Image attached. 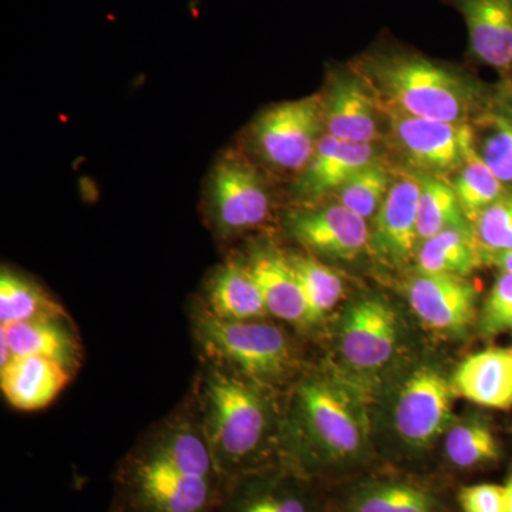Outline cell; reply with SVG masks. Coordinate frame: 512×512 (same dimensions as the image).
Masks as SVG:
<instances>
[{"mask_svg": "<svg viewBox=\"0 0 512 512\" xmlns=\"http://www.w3.org/2000/svg\"><path fill=\"white\" fill-rule=\"evenodd\" d=\"M384 114L470 124L490 86L456 66L382 39L349 63Z\"/></svg>", "mask_w": 512, "mask_h": 512, "instance_id": "cell-1", "label": "cell"}, {"mask_svg": "<svg viewBox=\"0 0 512 512\" xmlns=\"http://www.w3.org/2000/svg\"><path fill=\"white\" fill-rule=\"evenodd\" d=\"M367 431L362 403L346 384L305 377L289 406L282 466L309 481L348 467L365 456Z\"/></svg>", "mask_w": 512, "mask_h": 512, "instance_id": "cell-2", "label": "cell"}, {"mask_svg": "<svg viewBox=\"0 0 512 512\" xmlns=\"http://www.w3.org/2000/svg\"><path fill=\"white\" fill-rule=\"evenodd\" d=\"M198 387V416L225 483L271 467V387L210 360H205Z\"/></svg>", "mask_w": 512, "mask_h": 512, "instance_id": "cell-3", "label": "cell"}, {"mask_svg": "<svg viewBox=\"0 0 512 512\" xmlns=\"http://www.w3.org/2000/svg\"><path fill=\"white\" fill-rule=\"evenodd\" d=\"M111 512H217L224 481L184 473L143 443L117 468Z\"/></svg>", "mask_w": 512, "mask_h": 512, "instance_id": "cell-4", "label": "cell"}, {"mask_svg": "<svg viewBox=\"0 0 512 512\" xmlns=\"http://www.w3.org/2000/svg\"><path fill=\"white\" fill-rule=\"evenodd\" d=\"M192 322L204 360L271 389L291 373L295 360L292 345L278 326L261 319H220L205 306L195 313Z\"/></svg>", "mask_w": 512, "mask_h": 512, "instance_id": "cell-5", "label": "cell"}, {"mask_svg": "<svg viewBox=\"0 0 512 512\" xmlns=\"http://www.w3.org/2000/svg\"><path fill=\"white\" fill-rule=\"evenodd\" d=\"M325 133L322 94L276 104L252 128L262 160L278 170L296 173L305 170Z\"/></svg>", "mask_w": 512, "mask_h": 512, "instance_id": "cell-6", "label": "cell"}, {"mask_svg": "<svg viewBox=\"0 0 512 512\" xmlns=\"http://www.w3.org/2000/svg\"><path fill=\"white\" fill-rule=\"evenodd\" d=\"M387 140L413 173L448 178L474 148L471 124L386 114Z\"/></svg>", "mask_w": 512, "mask_h": 512, "instance_id": "cell-7", "label": "cell"}, {"mask_svg": "<svg viewBox=\"0 0 512 512\" xmlns=\"http://www.w3.org/2000/svg\"><path fill=\"white\" fill-rule=\"evenodd\" d=\"M451 380L436 367L421 366L407 377L397 394L393 421L397 436L412 450H426L453 420Z\"/></svg>", "mask_w": 512, "mask_h": 512, "instance_id": "cell-8", "label": "cell"}, {"mask_svg": "<svg viewBox=\"0 0 512 512\" xmlns=\"http://www.w3.org/2000/svg\"><path fill=\"white\" fill-rule=\"evenodd\" d=\"M399 330V318L389 302L380 296L357 299L340 318V356L360 372L382 369L394 355Z\"/></svg>", "mask_w": 512, "mask_h": 512, "instance_id": "cell-9", "label": "cell"}, {"mask_svg": "<svg viewBox=\"0 0 512 512\" xmlns=\"http://www.w3.org/2000/svg\"><path fill=\"white\" fill-rule=\"evenodd\" d=\"M211 208L221 235H235L264 224L271 198L258 171L244 158L228 157L215 167Z\"/></svg>", "mask_w": 512, "mask_h": 512, "instance_id": "cell-10", "label": "cell"}, {"mask_svg": "<svg viewBox=\"0 0 512 512\" xmlns=\"http://www.w3.org/2000/svg\"><path fill=\"white\" fill-rule=\"evenodd\" d=\"M330 76L322 94L326 134L350 143H379L387 116L375 94L350 64L338 67Z\"/></svg>", "mask_w": 512, "mask_h": 512, "instance_id": "cell-11", "label": "cell"}, {"mask_svg": "<svg viewBox=\"0 0 512 512\" xmlns=\"http://www.w3.org/2000/svg\"><path fill=\"white\" fill-rule=\"evenodd\" d=\"M309 483L288 467H266L227 481L217 512H318Z\"/></svg>", "mask_w": 512, "mask_h": 512, "instance_id": "cell-12", "label": "cell"}, {"mask_svg": "<svg viewBox=\"0 0 512 512\" xmlns=\"http://www.w3.org/2000/svg\"><path fill=\"white\" fill-rule=\"evenodd\" d=\"M407 298L426 328L443 335H463L478 319L476 286L461 276L417 272Z\"/></svg>", "mask_w": 512, "mask_h": 512, "instance_id": "cell-13", "label": "cell"}, {"mask_svg": "<svg viewBox=\"0 0 512 512\" xmlns=\"http://www.w3.org/2000/svg\"><path fill=\"white\" fill-rule=\"evenodd\" d=\"M286 227L302 247L323 258L352 261L370 247L367 221L339 202L291 212Z\"/></svg>", "mask_w": 512, "mask_h": 512, "instance_id": "cell-14", "label": "cell"}, {"mask_svg": "<svg viewBox=\"0 0 512 512\" xmlns=\"http://www.w3.org/2000/svg\"><path fill=\"white\" fill-rule=\"evenodd\" d=\"M420 181L416 173L396 174L389 194L373 218L370 247L390 265L416 261L420 241L417 232Z\"/></svg>", "mask_w": 512, "mask_h": 512, "instance_id": "cell-15", "label": "cell"}, {"mask_svg": "<svg viewBox=\"0 0 512 512\" xmlns=\"http://www.w3.org/2000/svg\"><path fill=\"white\" fill-rule=\"evenodd\" d=\"M456 9L468 32V55L512 80V0H441Z\"/></svg>", "mask_w": 512, "mask_h": 512, "instance_id": "cell-16", "label": "cell"}, {"mask_svg": "<svg viewBox=\"0 0 512 512\" xmlns=\"http://www.w3.org/2000/svg\"><path fill=\"white\" fill-rule=\"evenodd\" d=\"M376 160H380L377 144L350 143L325 133L301 173L296 194L318 200L330 192H338L357 171Z\"/></svg>", "mask_w": 512, "mask_h": 512, "instance_id": "cell-17", "label": "cell"}, {"mask_svg": "<svg viewBox=\"0 0 512 512\" xmlns=\"http://www.w3.org/2000/svg\"><path fill=\"white\" fill-rule=\"evenodd\" d=\"M474 148L505 190L512 192V80L490 86L483 106L471 121Z\"/></svg>", "mask_w": 512, "mask_h": 512, "instance_id": "cell-18", "label": "cell"}, {"mask_svg": "<svg viewBox=\"0 0 512 512\" xmlns=\"http://www.w3.org/2000/svg\"><path fill=\"white\" fill-rule=\"evenodd\" d=\"M456 397L508 412L512 409V348H488L468 356L451 379Z\"/></svg>", "mask_w": 512, "mask_h": 512, "instance_id": "cell-19", "label": "cell"}, {"mask_svg": "<svg viewBox=\"0 0 512 512\" xmlns=\"http://www.w3.org/2000/svg\"><path fill=\"white\" fill-rule=\"evenodd\" d=\"M66 367L43 356H12L0 367V386L10 406L37 412L55 402L72 380Z\"/></svg>", "mask_w": 512, "mask_h": 512, "instance_id": "cell-20", "label": "cell"}, {"mask_svg": "<svg viewBox=\"0 0 512 512\" xmlns=\"http://www.w3.org/2000/svg\"><path fill=\"white\" fill-rule=\"evenodd\" d=\"M247 264L269 315L295 326L312 325L289 255L272 247L256 248Z\"/></svg>", "mask_w": 512, "mask_h": 512, "instance_id": "cell-21", "label": "cell"}, {"mask_svg": "<svg viewBox=\"0 0 512 512\" xmlns=\"http://www.w3.org/2000/svg\"><path fill=\"white\" fill-rule=\"evenodd\" d=\"M144 443L184 473L205 480L224 481L198 412L175 414Z\"/></svg>", "mask_w": 512, "mask_h": 512, "instance_id": "cell-22", "label": "cell"}, {"mask_svg": "<svg viewBox=\"0 0 512 512\" xmlns=\"http://www.w3.org/2000/svg\"><path fill=\"white\" fill-rule=\"evenodd\" d=\"M0 336L12 356H43L66 367L74 376L83 360V348L69 318L32 320L2 325Z\"/></svg>", "mask_w": 512, "mask_h": 512, "instance_id": "cell-23", "label": "cell"}, {"mask_svg": "<svg viewBox=\"0 0 512 512\" xmlns=\"http://www.w3.org/2000/svg\"><path fill=\"white\" fill-rule=\"evenodd\" d=\"M205 308L224 320H256L268 315L264 298L247 262L222 265L207 286Z\"/></svg>", "mask_w": 512, "mask_h": 512, "instance_id": "cell-24", "label": "cell"}, {"mask_svg": "<svg viewBox=\"0 0 512 512\" xmlns=\"http://www.w3.org/2000/svg\"><path fill=\"white\" fill-rule=\"evenodd\" d=\"M484 262L473 224L451 225L421 242L416 255L417 272L467 278Z\"/></svg>", "mask_w": 512, "mask_h": 512, "instance_id": "cell-25", "label": "cell"}, {"mask_svg": "<svg viewBox=\"0 0 512 512\" xmlns=\"http://www.w3.org/2000/svg\"><path fill=\"white\" fill-rule=\"evenodd\" d=\"M342 512H444L436 493L406 480L366 481L346 498Z\"/></svg>", "mask_w": 512, "mask_h": 512, "instance_id": "cell-26", "label": "cell"}, {"mask_svg": "<svg viewBox=\"0 0 512 512\" xmlns=\"http://www.w3.org/2000/svg\"><path fill=\"white\" fill-rule=\"evenodd\" d=\"M66 311L32 279L2 269L0 274V322H32V320L66 319Z\"/></svg>", "mask_w": 512, "mask_h": 512, "instance_id": "cell-27", "label": "cell"}, {"mask_svg": "<svg viewBox=\"0 0 512 512\" xmlns=\"http://www.w3.org/2000/svg\"><path fill=\"white\" fill-rule=\"evenodd\" d=\"M444 451L458 470L474 471L494 466L501 460V446L493 427L480 417L451 424L446 431Z\"/></svg>", "mask_w": 512, "mask_h": 512, "instance_id": "cell-28", "label": "cell"}, {"mask_svg": "<svg viewBox=\"0 0 512 512\" xmlns=\"http://www.w3.org/2000/svg\"><path fill=\"white\" fill-rule=\"evenodd\" d=\"M420 181L419 212H417V232L419 241L439 234L451 225L467 222L453 185L447 178L416 173ZM470 222V221H468Z\"/></svg>", "mask_w": 512, "mask_h": 512, "instance_id": "cell-29", "label": "cell"}, {"mask_svg": "<svg viewBox=\"0 0 512 512\" xmlns=\"http://www.w3.org/2000/svg\"><path fill=\"white\" fill-rule=\"evenodd\" d=\"M451 185L456 191L464 217L471 224L508 192L493 170L478 156L476 148L468 153L466 161L454 174Z\"/></svg>", "mask_w": 512, "mask_h": 512, "instance_id": "cell-30", "label": "cell"}, {"mask_svg": "<svg viewBox=\"0 0 512 512\" xmlns=\"http://www.w3.org/2000/svg\"><path fill=\"white\" fill-rule=\"evenodd\" d=\"M289 259L305 296L312 325H315L342 301L345 295L342 278L313 255H289Z\"/></svg>", "mask_w": 512, "mask_h": 512, "instance_id": "cell-31", "label": "cell"}, {"mask_svg": "<svg viewBox=\"0 0 512 512\" xmlns=\"http://www.w3.org/2000/svg\"><path fill=\"white\" fill-rule=\"evenodd\" d=\"M394 177V171L382 160L373 161L339 188V204L355 212L363 220L375 218L389 194Z\"/></svg>", "mask_w": 512, "mask_h": 512, "instance_id": "cell-32", "label": "cell"}, {"mask_svg": "<svg viewBox=\"0 0 512 512\" xmlns=\"http://www.w3.org/2000/svg\"><path fill=\"white\" fill-rule=\"evenodd\" d=\"M484 262L512 251V192L494 202L473 224Z\"/></svg>", "mask_w": 512, "mask_h": 512, "instance_id": "cell-33", "label": "cell"}, {"mask_svg": "<svg viewBox=\"0 0 512 512\" xmlns=\"http://www.w3.org/2000/svg\"><path fill=\"white\" fill-rule=\"evenodd\" d=\"M478 330L485 338H495L512 332V274L500 272L493 288L488 292L480 315Z\"/></svg>", "mask_w": 512, "mask_h": 512, "instance_id": "cell-34", "label": "cell"}, {"mask_svg": "<svg viewBox=\"0 0 512 512\" xmlns=\"http://www.w3.org/2000/svg\"><path fill=\"white\" fill-rule=\"evenodd\" d=\"M458 504L463 512H505L504 485H467L458 493Z\"/></svg>", "mask_w": 512, "mask_h": 512, "instance_id": "cell-35", "label": "cell"}, {"mask_svg": "<svg viewBox=\"0 0 512 512\" xmlns=\"http://www.w3.org/2000/svg\"><path fill=\"white\" fill-rule=\"evenodd\" d=\"M488 262L494 266H497L498 271L510 272V274H512V251L493 256V258H491Z\"/></svg>", "mask_w": 512, "mask_h": 512, "instance_id": "cell-36", "label": "cell"}, {"mask_svg": "<svg viewBox=\"0 0 512 512\" xmlns=\"http://www.w3.org/2000/svg\"><path fill=\"white\" fill-rule=\"evenodd\" d=\"M505 488V512H512V471L504 484Z\"/></svg>", "mask_w": 512, "mask_h": 512, "instance_id": "cell-37", "label": "cell"}]
</instances>
